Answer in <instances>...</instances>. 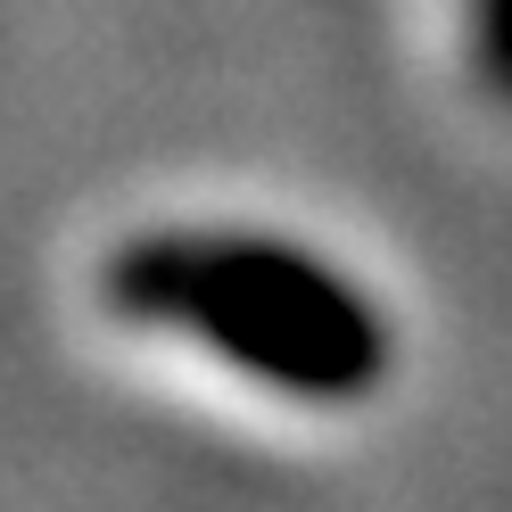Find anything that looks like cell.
Instances as JSON below:
<instances>
[{
  "mask_svg": "<svg viewBox=\"0 0 512 512\" xmlns=\"http://www.w3.org/2000/svg\"><path fill=\"white\" fill-rule=\"evenodd\" d=\"M108 306L141 331H174L215 364L298 405H364L397 372V323L356 273L248 223H157L108 273Z\"/></svg>",
  "mask_w": 512,
  "mask_h": 512,
  "instance_id": "6da1fadb",
  "label": "cell"
},
{
  "mask_svg": "<svg viewBox=\"0 0 512 512\" xmlns=\"http://www.w3.org/2000/svg\"><path fill=\"white\" fill-rule=\"evenodd\" d=\"M471 75L496 108H512V0H471Z\"/></svg>",
  "mask_w": 512,
  "mask_h": 512,
  "instance_id": "7a4b0ae2",
  "label": "cell"
}]
</instances>
